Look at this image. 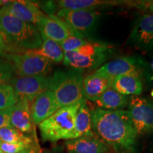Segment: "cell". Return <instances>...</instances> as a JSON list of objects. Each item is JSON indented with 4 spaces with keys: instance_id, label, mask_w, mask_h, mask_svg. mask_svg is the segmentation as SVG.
<instances>
[{
    "instance_id": "obj_17",
    "label": "cell",
    "mask_w": 153,
    "mask_h": 153,
    "mask_svg": "<svg viewBox=\"0 0 153 153\" xmlns=\"http://www.w3.org/2000/svg\"><path fill=\"white\" fill-rule=\"evenodd\" d=\"M112 79L94 72L85 76L82 83L84 99L95 101L100 96L111 87Z\"/></svg>"
},
{
    "instance_id": "obj_9",
    "label": "cell",
    "mask_w": 153,
    "mask_h": 153,
    "mask_svg": "<svg viewBox=\"0 0 153 153\" xmlns=\"http://www.w3.org/2000/svg\"><path fill=\"white\" fill-rule=\"evenodd\" d=\"M148 65L137 57H122L105 63L95 71L111 79L126 74L141 76L145 73Z\"/></svg>"
},
{
    "instance_id": "obj_18",
    "label": "cell",
    "mask_w": 153,
    "mask_h": 153,
    "mask_svg": "<svg viewBox=\"0 0 153 153\" xmlns=\"http://www.w3.org/2000/svg\"><path fill=\"white\" fill-rule=\"evenodd\" d=\"M60 9L68 10H82L90 9L97 10L99 8L117 5H131L133 7V1H105V0H60L56 1Z\"/></svg>"
},
{
    "instance_id": "obj_14",
    "label": "cell",
    "mask_w": 153,
    "mask_h": 153,
    "mask_svg": "<svg viewBox=\"0 0 153 153\" xmlns=\"http://www.w3.org/2000/svg\"><path fill=\"white\" fill-rule=\"evenodd\" d=\"M60 108L53 94L48 89L43 91L34 99L30 106V114L33 123L39 125Z\"/></svg>"
},
{
    "instance_id": "obj_10",
    "label": "cell",
    "mask_w": 153,
    "mask_h": 153,
    "mask_svg": "<svg viewBox=\"0 0 153 153\" xmlns=\"http://www.w3.org/2000/svg\"><path fill=\"white\" fill-rule=\"evenodd\" d=\"M127 43L143 51L153 49V11H149L138 17Z\"/></svg>"
},
{
    "instance_id": "obj_11",
    "label": "cell",
    "mask_w": 153,
    "mask_h": 153,
    "mask_svg": "<svg viewBox=\"0 0 153 153\" xmlns=\"http://www.w3.org/2000/svg\"><path fill=\"white\" fill-rule=\"evenodd\" d=\"M49 79L45 76H20L10 82L19 98H26L32 103L38 95L48 90Z\"/></svg>"
},
{
    "instance_id": "obj_15",
    "label": "cell",
    "mask_w": 153,
    "mask_h": 153,
    "mask_svg": "<svg viewBox=\"0 0 153 153\" xmlns=\"http://www.w3.org/2000/svg\"><path fill=\"white\" fill-rule=\"evenodd\" d=\"M68 153H106L110 150L96 135L68 140L65 143Z\"/></svg>"
},
{
    "instance_id": "obj_26",
    "label": "cell",
    "mask_w": 153,
    "mask_h": 153,
    "mask_svg": "<svg viewBox=\"0 0 153 153\" xmlns=\"http://www.w3.org/2000/svg\"><path fill=\"white\" fill-rule=\"evenodd\" d=\"M34 143H28L24 142L16 143H6L0 141V148L2 153H18L26 149L33 148Z\"/></svg>"
},
{
    "instance_id": "obj_20",
    "label": "cell",
    "mask_w": 153,
    "mask_h": 153,
    "mask_svg": "<svg viewBox=\"0 0 153 153\" xmlns=\"http://www.w3.org/2000/svg\"><path fill=\"white\" fill-rule=\"evenodd\" d=\"M130 98L121 94L111 87L106 89L94 102L98 108L108 111L123 110L128 106Z\"/></svg>"
},
{
    "instance_id": "obj_3",
    "label": "cell",
    "mask_w": 153,
    "mask_h": 153,
    "mask_svg": "<svg viewBox=\"0 0 153 153\" xmlns=\"http://www.w3.org/2000/svg\"><path fill=\"white\" fill-rule=\"evenodd\" d=\"M83 70L70 68L56 70L49 79L48 90L60 108L85 101L82 93Z\"/></svg>"
},
{
    "instance_id": "obj_31",
    "label": "cell",
    "mask_w": 153,
    "mask_h": 153,
    "mask_svg": "<svg viewBox=\"0 0 153 153\" xmlns=\"http://www.w3.org/2000/svg\"><path fill=\"white\" fill-rule=\"evenodd\" d=\"M7 2V1H0V7H1V6L4 5Z\"/></svg>"
},
{
    "instance_id": "obj_24",
    "label": "cell",
    "mask_w": 153,
    "mask_h": 153,
    "mask_svg": "<svg viewBox=\"0 0 153 153\" xmlns=\"http://www.w3.org/2000/svg\"><path fill=\"white\" fill-rule=\"evenodd\" d=\"M19 100V97L11 85H0V111L15 106Z\"/></svg>"
},
{
    "instance_id": "obj_27",
    "label": "cell",
    "mask_w": 153,
    "mask_h": 153,
    "mask_svg": "<svg viewBox=\"0 0 153 153\" xmlns=\"http://www.w3.org/2000/svg\"><path fill=\"white\" fill-rule=\"evenodd\" d=\"M14 67L10 62L0 59V85H7L11 82L14 74Z\"/></svg>"
},
{
    "instance_id": "obj_7",
    "label": "cell",
    "mask_w": 153,
    "mask_h": 153,
    "mask_svg": "<svg viewBox=\"0 0 153 153\" xmlns=\"http://www.w3.org/2000/svg\"><path fill=\"white\" fill-rule=\"evenodd\" d=\"M7 57L12 62L14 69L20 76H45L51 71V61L30 51L9 53L7 54Z\"/></svg>"
},
{
    "instance_id": "obj_33",
    "label": "cell",
    "mask_w": 153,
    "mask_h": 153,
    "mask_svg": "<svg viewBox=\"0 0 153 153\" xmlns=\"http://www.w3.org/2000/svg\"><path fill=\"white\" fill-rule=\"evenodd\" d=\"M0 153H2V152H1V148H0Z\"/></svg>"
},
{
    "instance_id": "obj_23",
    "label": "cell",
    "mask_w": 153,
    "mask_h": 153,
    "mask_svg": "<svg viewBox=\"0 0 153 153\" xmlns=\"http://www.w3.org/2000/svg\"><path fill=\"white\" fill-rule=\"evenodd\" d=\"M0 141L6 143H16L24 142L34 143L33 140L24 133L14 128L11 126L0 128Z\"/></svg>"
},
{
    "instance_id": "obj_22",
    "label": "cell",
    "mask_w": 153,
    "mask_h": 153,
    "mask_svg": "<svg viewBox=\"0 0 153 153\" xmlns=\"http://www.w3.org/2000/svg\"><path fill=\"white\" fill-rule=\"evenodd\" d=\"M43 43L38 49L30 50L36 54L42 55L55 63H60L64 60V52L61 48L60 44L48 38H42Z\"/></svg>"
},
{
    "instance_id": "obj_34",
    "label": "cell",
    "mask_w": 153,
    "mask_h": 153,
    "mask_svg": "<svg viewBox=\"0 0 153 153\" xmlns=\"http://www.w3.org/2000/svg\"><path fill=\"white\" fill-rule=\"evenodd\" d=\"M152 68H153V62H152Z\"/></svg>"
},
{
    "instance_id": "obj_5",
    "label": "cell",
    "mask_w": 153,
    "mask_h": 153,
    "mask_svg": "<svg viewBox=\"0 0 153 153\" xmlns=\"http://www.w3.org/2000/svg\"><path fill=\"white\" fill-rule=\"evenodd\" d=\"M111 48L106 43L88 42L71 52L64 53L63 63L70 68L94 70L104 64L109 57Z\"/></svg>"
},
{
    "instance_id": "obj_21",
    "label": "cell",
    "mask_w": 153,
    "mask_h": 153,
    "mask_svg": "<svg viewBox=\"0 0 153 153\" xmlns=\"http://www.w3.org/2000/svg\"><path fill=\"white\" fill-rule=\"evenodd\" d=\"M95 135L91 126V110L86 100L80 106L76 115L74 139Z\"/></svg>"
},
{
    "instance_id": "obj_8",
    "label": "cell",
    "mask_w": 153,
    "mask_h": 153,
    "mask_svg": "<svg viewBox=\"0 0 153 153\" xmlns=\"http://www.w3.org/2000/svg\"><path fill=\"white\" fill-rule=\"evenodd\" d=\"M128 111L137 137L153 133V103L140 97L130 98Z\"/></svg>"
},
{
    "instance_id": "obj_32",
    "label": "cell",
    "mask_w": 153,
    "mask_h": 153,
    "mask_svg": "<svg viewBox=\"0 0 153 153\" xmlns=\"http://www.w3.org/2000/svg\"><path fill=\"white\" fill-rule=\"evenodd\" d=\"M151 96H152V98H153V89L152 90V91H151Z\"/></svg>"
},
{
    "instance_id": "obj_1",
    "label": "cell",
    "mask_w": 153,
    "mask_h": 153,
    "mask_svg": "<svg viewBox=\"0 0 153 153\" xmlns=\"http://www.w3.org/2000/svg\"><path fill=\"white\" fill-rule=\"evenodd\" d=\"M94 133L109 148L118 153H131L135 150L137 135L128 111L91 110Z\"/></svg>"
},
{
    "instance_id": "obj_4",
    "label": "cell",
    "mask_w": 153,
    "mask_h": 153,
    "mask_svg": "<svg viewBox=\"0 0 153 153\" xmlns=\"http://www.w3.org/2000/svg\"><path fill=\"white\" fill-rule=\"evenodd\" d=\"M84 101L60 108L40 123L38 126L43 140L57 142L74 139L76 115Z\"/></svg>"
},
{
    "instance_id": "obj_2",
    "label": "cell",
    "mask_w": 153,
    "mask_h": 153,
    "mask_svg": "<svg viewBox=\"0 0 153 153\" xmlns=\"http://www.w3.org/2000/svg\"><path fill=\"white\" fill-rule=\"evenodd\" d=\"M0 29L7 54L38 49L43 43L41 33L36 26L15 18L3 8L0 9Z\"/></svg>"
},
{
    "instance_id": "obj_25",
    "label": "cell",
    "mask_w": 153,
    "mask_h": 153,
    "mask_svg": "<svg viewBox=\"0 0 153 153\" xmlns=\"http://www.w3.org/2000/svg\"><path fill=\"white\" fill-rule=\"evenodd\" d=\"M88 42L89 41H88L87 38L75 31L59 44L63 52L68 53L79 48L80 47L87 44Z\"/></svg>"
},
{
    "instance_id": "obj_13",
    "label": "cell",
    "mask_w": 153,
    "mask_h": 153,
    "mask_svg": "<svg viewBox=\"0 0 153 153\" xmlns=\"http://www.w3.org/2000/svg\"><path fill=\"white\" fill-rule=\"evenodd\" d=\"M36 27L41 33L42 38H48L58 43L75 32L55 14L44 17Z\"/></svg>"
},
{
    "instance_id": "obj_16",
    "label": "cell",
    "mask_w": 153,
    "mask_h": 153,
    "mask_svg": "<svg viewBox=\"0 0 153 153\" xmlns=\"http://www.w3.org/2000/svg\"><path fill=\"white\" fill-rule=\"evenodd\" d=\"M30 103L27 99L19 98L11 116L10 125L23 133H30L34 130Z\"/></svg>"
},
{
    "instance_id": "obj_6",
    "label": "cell",
    "mask_w": 153,
    "mask_h": 153,
    "mask_svg": "<svg viewBox=\"0 0 153 153\" xmlns=\"http://www.w3.org/2000/svg\"><path fill=\"white\" fill-rule=\"evenodd\" d=\"M55 16L74 31L88 38L94 32L98 26L101 14L98 11L90 9L68 10L60 9Z\"/></svg>"
},
{
    "instance_id": "obj_19",
    "label": "cell",
    "mask_w": 153,
    "mask_h": 153,
    "mask_svg": "<svg viewBox=\"0 0 153 153\" xmlns=\"http://www.w3.org/2000/svg\"><path fill=\"white\" fill-rule=\"evenodd\" d=\"M111 87L121 94L138 97L143 91V77L137 74H126L112 80Z\"/></svg>"
},
{
    "instance_id": "obj_30",
    "label": "cell",
    "mask_w": 153,
    "mask_h": 153,
    "mask_svg": "<svg viewBox=\"0 0 153 153\" xmlns=\"http://www.w3.org/2000/svg\"><path fill=\"white\" fill-rule=\"evenodd\" d=\"M18 153H38V151L37 150L36 147H33V148L26 149V150L22 151V152Z\"/></svg>"
},
{
    "instance_id": "obj_28",
    "label": "cell",
    "mask_w": 153,
    "mask_h": 153,
    "mask_svg": "<svg viewBox=\"0 0 153 153\" xmlns=\"http://www.w3.org/2000/svg\"><path fill=\"white\" fill-rule=\"evenodd\" d=\"M14 108V106L7 109L0 111V128L11 126L10 118Z\"/></svg>"
},
{
    "instance_id": "obj_29",
    "label": "cell",
    "mask_w": 153,
    "mask_h": 153,
    "mask_svg": "<svg viewBox=\"0 0 153 153\" xmlns=\"http://www.w3.org/2000/svg\"><path fill=\"white\" fill-rule=\"evenodd\" d=\"M7 54V47H6L2 33H1V29H0V55L6 56V55Z\"/></svg>"
},
{
    "instance_id": "obj_12",
    "label": "cell",
    "mask_w": 153,
    "mask_h": 153,
    "mask_svg": "<svg viewBox=\"0 0 153 153\" xmlns=\"http://www.w3.org/2000/svg\"><path fill=\"white\" fill-rule=\"evenodd\" d=\"M1 8L15 18L36 26L42 19L46 16L35 1H7Z\"/></svg>"
}]
</instances>
